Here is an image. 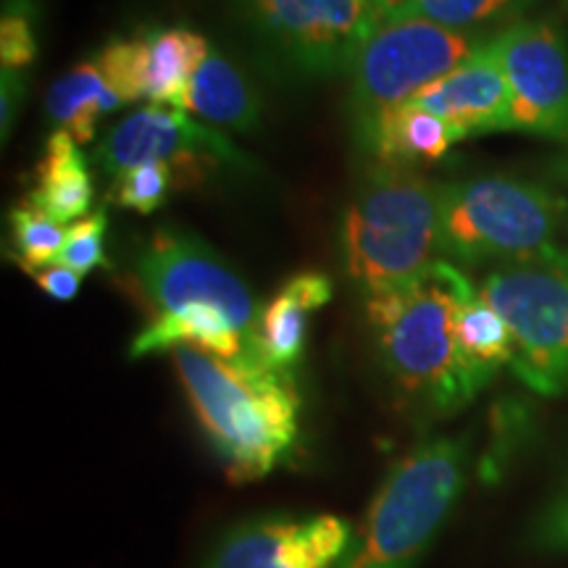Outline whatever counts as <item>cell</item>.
Returning <instances> with one entry per match:
<instances>
[{
    "instance_id": "5b68a950",
    "label": "cell",
    "mask_w": 568,
    "mask_h": 568,
    "mask_svg": "<svg viewBox=\"0 0 568 568\" xmlns=\"http://www.w3.org/2000/svg\"><path fill=\"white\" fill-rule=\"evenodd\" d=\"M566 197L548 184L516 176H474L443 190V255L450 264L531 258L550 251L566 216Z\"/></svg>"
},
{
    "instance_id": "d4e9b609",
    "label": "cell",
    "mask_w": 568,
    "mask_h": 568,
    "mask_svg": "<svg viewBox=\"0 0 568 568\" xmlns=\"http://www.w3.org/2000/svg\"><path fill=\"white\" fill-rule=\"evenodd\" d=\"M105 230H109V213L95 211L80 219V222L67 226V240L59 255V264L67 266L80 276L95 272V268H109L105 258Z\"/></svg>"
},
{
    "instance_id": "5bb4252c",
    "label": "cell",
    "mask_w": 568,
    "mask_h": 568,
    "mask_svg": "<svg viewBox=\"0 0 568 568\" xmlns=\"http://www.w3.org/2000/svg\"><path fill=\"white\" fill-rule=\"evenodd\" d=\"M335 295V284L322 272L295 274L272 301L261 305L253 329V355L280 372H293L308 343V322Z\"/></svg>"
},
{
    "instance_id": "ac0fdd59",
    "label": "cell",
    "mask_w": 568,
    "mask_h": 568,
    "mask_svg": "<svg viewBox=\"0 0 568 568\" xmlns=\"http://www.w3.org/2000/svg\"><path fill=\"white\" fill-rule=\"evenodd\" d=\"M184 111L197 113L211 124L251 132L261 122V98L224 53L211 51L195 71Z\"/></svg>"
},
{
    "instance_id": "8992f818",
    "label": "cell",
    "mask_w": 568,
    "mask_h": 568,
    "mask_svg": "<svg viewBox=\"0 0 568 568\" xmlns=\"http://www.w3.org/2000/svg\"><path fill=\"white\" fill-rule=\"evenodd\" d=\"M479 295L514 339L510 372L529 389L568 395V253L550 251L493 268Z\"/></svg>"
},
{
    "instance_id": "30bf717a",
    "label": "cell",
    "mask_w": 568,
    "mask_h": 568,
    "mask_svg": "<svg viewBox=\"0 0 568 568\" xmlns=\"http://www.w3.org/2000/svg\"><path fill=\"white\" fill-rule=\"evenodd\" d=\"M510 92V130L568 145V38L556 21L516 19L487 38Z\"/></svg>"
},
{
    "instance_id": "ba28073f",
    "label": "cell",
    "mask_w": 568,
    "mask_h": 568,
    "mask_svg": "<svg viewBox=\"0 0 568 568\" xmlns=\"http://www.w3.org/2000/svg\"><path fill=\"white\" fill-rule=\"evenodd\" d=\"M261 45L290 74H347L382 17L372 0H232Z\"/></svg>"
},
{
    "instance_id": "6da1fadb",
    "label": "cell",
    "mask_w": 568,
    "mask_h": 568,
    "mask_svg": "<svg viewBox=\"0 0 568 568\" xmlns=\"http://www.w3.org/2000/svg\"><path fill=\"white\" fill-rule=\"evenodd\" d=\"M190 408L232 481L264 479L301 437L303 397L295 374L258 355L222 358L197 347L172 351Z\"/></svg>"
},
{
    "instance_id": "44dd1931",
    "label": "cell",
    "mask_w": 568,
    "mask_h": 568,
    "mask_svg": "<svg viewBox=\"0 0 568 568\" xmlns=\"http://www.w3.org/2000/svg\"><path fill=\"white\" fill-rule=\"evenodd\" d=\"M9 222L13 255H17V264L24 272L34 274L59 264L63 240H67V226L59 224L40 209H34L30 201H21L9 213Z\"/></svg>"
},
{
    "instance_id": "f1b7e54d",
    "label": "cell",
    "mask_w": 568,
    "mask_h": 568,
    "mask_svg": "<svg viewBox=\"0 0 568 568\" xmlns=\"http://www.w3.org/2000/svg\"><path fill=\"white\" fill-rule=\"evenodd\" d=\"M0 105H3V111H0V119H3V140H9V132L13 126V119H17V111L21 101H24V80H21L19 71H11V69H3V92H0Z\"/></svg>"
},
{
    "instance_id": "8fae6325",
    "label": "cell",
    "mask_w": 568,
    "mask_h": 568,
    "mask_svg": "<svg viewBox=\"0 0 568 568\" xmlns=\"http://www.w3.org/2000/svg\"><path fill=\"white\" fill-rule=\"evenodd\" d=\"M95 163L111 180L142 163H169L176 174V184L184 190L209 180V174L222 163L247 169L251 159L222 132L193 122L187 111L148 105L111 126L98 145Z\"/></svg>"
},
{
    "instance_id": "e0dca14e",
    "label": "cell",
    "mask_w": 568,
    "mask_h": 568,
    "mask_svg": "<svg viewBox=\"0 0 568 568\" xmlns=\"http://www.w3.org/2000/svg\"><path fill=\"white\" fill-rule=\"evenodd\" d=\"M453 132L443 119L418 103L397 105L382 119L364 151L379 166L410 169L445 159L453 145Z\"/></svg>"
},
{
    "instance_id": "7c38bea8",
    "label": "cell",
    "mask_w": 568,
    "mask_h": 568,
    "mask_svg": "<svg viewBox=\"0 0 568 568\" xmlns=\"http://www.w3.org/2000/svg\"><path fill=\"white\" fill-rule=\"evenodd\" d=\"M351 537V524L329 514L258 518L226 531L205 568H335Z\"/></svg>"
},
{
    "instance_id": "d6986e66",
    "label": "cell",
    "mask_w": 568,
    "mask_h": 568,
    "mask_svg": "<svg viewBox=\"0 0 568 568\" xmlns=\"http://www.w3.org/2000/svg\"><path fill=\"white\" fill-rule=\"evenodd\" d=\"M453 329L456 343L464 353L466 364L477 372L481 379L493 382L503 366L514 361V339L503 316L479 295L474 282L464 280L458 290L456 311H453Z\"/></svg>"
},
{
    "instance_id": "603a6c76",
    "label": "cell",
    "mask_w": 568,
    "mask_h": 568,
    "mask_svg": "<svg viewBox=\"0 0 568 568\" xmlns=\"http://www.w3.org/2000/svg\"><path fill=\"white\" fill-rule=\"evenodd\" d=\"M174 190H180V184H176V174L169 163H142V166L113 176L109 203L138 213H153L169 201Z\"/></svg>"
},
{
    "instance_id": "4fadbf2b",
    "label": "cell",
    "mask_w": 568,
    "mask_h": 568,
    "mask_svg": "<svg viewBox=\"0 0 568 568\" xmlns=\"http://www.w3.org/2000/svg\"><path fill=\"white\" fill-rule=\"evenodd\" d=\"M414 103L443 119L456 142L510 130L508 82L487 40L471 59L418 92Z\"/></svg>"
},
{
    "instance_id": "cb8c5ba5",
    "label": "cell",
    "mask_w": 568,
    "mask_h": 568,
    "mask_svg": "<svg viewBox=\"0 0 568 568\" xmlns=\"http://www.w3.org/2000/svg\"><path fill=\"white\" fill-rule=\"evenodd\" d=\"M98 69L103 71L109 88L122 98V103L145 101V84H142V40L113 38L95 55Z\"/></svg>"
},
{
    "instance_id": "9c48e42d",
    "label": "cell",
    "mask_w": 568,
    "mask_h": 568,
    "mask_svg": "<svg viewBox=\"0 0 568 568\" xmlns=\"http://www.w3.org/2000/svg\"><path fill=\"white\" fill-rule=\"evenodd\" d=\"M134 280L151 305V318L222 314L240 326L253 345L258 305L251 287L195 234L161 226L134 255Z\"/></svg>"
},
{
    "instance_id": "4316f807",
    "label": "cell",
    "mask_w": 568,
    "mask_h": 568,
    "mask_svg": "<svg viewBox=\"0 0 568 568\" xmlns=\"http://www.w3.org/2000/svg\"><path fill=\"white\" fill-rule=\"evenodd\" d=\"M531 545L542 552H568V481L531 527Z\"/></svg>"
},
{
    "instance_id": "ffe728a7",
    "label": "cell",
    "mask_w": 568,
    "mask_h": 568,
    "mask_svg": "<svg viewBox=\"0 0 568 568\" xmlns=\"http://www.w3.org/2000/svg\"><path fill=\"white\" fill-rule=\"evenodd\" d=\"M122 98L116 95L105 82L103 71L98 69L95 59L84 61L61 77L59 82L48 90L45 109L48 116L67 130L77 142H90L95 138L98 119L105 113L122 109Z\"/></svg>"
},
{
    "instance_id": "484cf974",
    "label": "cell",
    "mask_w": 568,
    "mask_h": 568,
    "mask_svg": "<svg viewBox=\"0 0 568 568\" xmlns=\"http://www.w3.org/2000/svg\"><path fill=\"white\" fill-rule=\"evenodd\" d=\"M34 59H38V40H34L32 11L30 6L13 0L0 19V61L3 69L19 71L30 67Z\"/></svg>"
},
{
    "instance_id": "9a60e30c",
    "label": "cell",
    "mask_w": 568,
    "mask_h": 568,
    "mask_svg": "<svg viewBox=\"0 0 568 568\" xmlns=\"http://www.w3.org/2000/svg\"><path fill=\"white\" fill-rule=\"evenodd\" d=\"M140 40L145 101L184 111L195 71L211 53L209 42L187 27H155L140 32Z\"/></svg>"
},
{
    "instance_id": "2e32d148",
    "label": "cell",
    "mask_w": 568,
    "mask_h": 568,
    "mask_svg": "<svg viewBox=\"0 0 568 568\" xmlns=\"http://www.w3.org/2000/svg\"><path fill=\"white\" fill-rule=\"evenodd\" d=\"M80 142L67 130H55L45 142V153L34 169V187L24 197L34 209L55 219L59 224H74L90 211L95 187Z\"/></svg>"
},
{
    "instance_id": "83f0119b",
    "label": "cell",
    "mask_w": 568,
    "mask_h": 568,
    "mask_svg": "<svg viewBox=\"0 0 568 568\" xmlns=\"http://www.w3.org/2000/svg\"><path fill=\"white\" fill-rule=\"evenodd\" d=\"M34 282L38 287L45 293L48 297L59 303H69L80 295L82 287V276L77 272H71L67 266H51V268H42V272H34Z\"/></svg>"
},
{
    "instance_id": "52a82bcc",
    "label": "cell",
    "mask_w": 568,
    "mask_h": 568,
    "mask_svg": "<svg viewBox=\"0 0 568 568\" xmlns=\"http://www.w3.org/2000/svg\"><path fill=\"white\" fill-rule=\"evenodd\" d=\"M485 40L416 17L376 27L347 71V113L358 145L366 148L389 111L458 69Z\"/></svg>"
},
{
    "instance_id": "3957f363",
    "label": "cell",
    "mask_w": 568,
    "mask_h": 568,
    "mask_svg": "<svg viewBox=\"0 0 568 568\" xmlns=\"http://www.w3.org/2000/svg\"><path fill=\"white\" fill-rule=\"evenodd\" d=\"M443 182L376 166L339 224L343 268L364 293L400 287L443 261Z\"/></svg>"
},
{
    "instance_id": "7a4b0ae2",
    "label": "cell",
    "mask_w": 568,
    "mask_h": 568,
    "mask_svg": "<svg viewBox=\"0 0 568 568\" xmlns=\"http://www.w3.org/2000/svg\"><path fill=\"white\" fill-rule=\"evenodd\" d=\"M466 274L437 261L418 280L366 295V322L376 358L397 395L432 418L458 414L489 382L466 364L453 311Z\"/></svg>"
},
{
    "instance_id": "7402d4cb",
    "label": "cell",
    "mask_w": 568,
    "mask_h": 568,
    "mask_svg": "<svg viewBox=\"0 0 568 568\" xmlns=\"http://www.w3.org/2000/svg\"><path fill=\"white\" fill-rule=\"evenodd\" d=\"M531 3L537 0H414L406 19H429L447 30L477 34L495 21L518 17Z\"/></svg>"
},
{
    "instance_id": "277c9868",
    "label": "cell",
    "mask_w": 568,
    "mask_h": 568,
    "mask_svg": "<svg viewBox=\"0 0 568 568\" xmlns=\"http://www.w3.org/2000/svg\"><path fill=\"white\" fill-rule=\"evenodd\" d=\"M468 477V439L429 437L389 468L335 568H418Z\"/></svg>"
}]
</instances>
